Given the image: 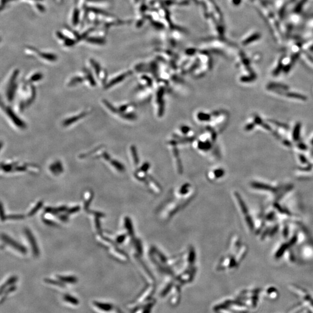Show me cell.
Returning a JSON list of instances; mask_svg holds the SVG:
<instances>
[{
	"mask_svg": "<svg viewBox=\"0 0 313 313\" xmlns=\"http://www.w3.org/2000/svg\"><path fill=\"white\" fill-rule=\"evenodd\" d=\"M18 73H19V71L18 70H15L11 77V80H10L8 89L7 91V98L10 101L12 100V99H14V97L15 91H16V89L17 88V85H16V84L15 83V80L18 75Z\"/></svg>",
	"mask_w": 313,
	"mask_h": 313,
	"instance_id": "6da1fadb",
	"label": "cell"
},
{
	"mask_svg": "<svg viewBox=\"0 0 313 313\" xmlns=\"http://www.w3.org/2000/svg\"><path fill=\"white\" fill-rule=\"evenodd\" d=\"M5 112L8 116H9L11 120L14 122L15 124L20 128H24L26 127V124L24 122L22 121L13 112V111L9 108H5Z\"/></svg>",
	"mask_w": 313,
	"mask_h": 313,
	"instance_id": "7a4b0ae2",
	"label": "cell"
},
{
	"mask_svg": "<svg viewBox=\"0 0 313 313\" xmlns=\"http://www.w3.org/2000/svg\"><path fill=\"white\" fill-rule=\"evenodd\" d=\"M81 20V13L80 10L77 7L73 9L70 16V23L73 26H76L80 23Z\"/></svg>",
	"mask_w": 313,
	"mask_h": 313,
	"instance_id": "3957f363",
	"label": "cell"
},
{
	"mask_svg": "<svg viewBox=\"0 0 313 313\" xmlns=\"http://www.w3.org/2000/svg\"><path fill=\"white\" fill-rule=\"evenodd\" d=\"M2 238L4 239V241H5L6 243H9L11 245H12L13 247H14L15 249L19 250L20 252L22 253H26V249L24 248V247H23L22 245H20L19 243H16L15 241H13L12 239H11L10 238H8L5 235H2Z\"/></svg>",
	"mask_w": 313,
	"mask_h": 313,
	"instance_id": "277c9868",
	"label": "cell"
},
{
	"mask_svg": "<svg viewBox=\"0 0 313 313\" xmlns=\"http://www.w3.org/2000/svg\"><path fill=\"white\" fill-rule=\"evenodd\" d=\"M26 235L27 236V238L30 240V243H31L32 245L34 254L36 255H38L39 251H38V247L37 246L36 243V241H35V239H34V237H33V235H32V234L31 233V232L28 230H26Z\"/></svg>",
	"mask_w": 313,
	"mask_h": 313,
	"instance_id": "5b68a950",
	"label": "cell"
},
{
	"mask_svg": "<svg viewBox=\"0 0 313 313\" xmlns=\"http://www.w3.org/2000/svg\"><path fill=\"white\" fill-rule=\"evenodd\" d=\"M87 112H82V113H81V114L78 115V116H75V117H71V118H68L67 120H66L65 121L63 122V125L66 126H68V125H69L70 124H73L74 122H75L77 120H80L81 118H82V117H85L87 115Z\"/></svg>",
	"mask_w": 313,
	"mask_h": 313,
	"instance_id": "8992f818",
	"label": "cell"
},
{
	"mask_svg": "<svg viewBox=\"0 0 313 313\" xmlns=\"http://www.w3.org/2000/svg\"><path fill=\"white\" fill-rule=\"evenodd\" d=\"M40 56L42 57V59L50 61H56L57 59V56L51 53H47V52H42L40 53Z\"/></svg>",
	"mask_w": 313,
	"mask_h": 313,
	"instance_id": "52a82bcc",
	"label": "cell"
},
{
	"mask_svg": "<svg viewBox=\"0 0 313 313\" xmlns=\"http://www.w3.org/2000/svg\"><path fill=\"white\" fill-rule=\"evenodd\" d=\"M50 169L51 170L53 173L57 174V173H61L63 171V168L60 163H56L53 165H52L50 167Z\"/></svg>",
	"mask_w": 313,
	"mask_h": 313,
	"instance_id": "ba28073f",
	"label": "cell"
},
{
	"mask_svg": "<svg viewBox=\"0 0 313 313\" xmlns=\"http://www.w3.org/2000/svg\"><path fill=\"white\" fill-rule=\"evenodd\" d=\"M126 77V74L121 75H120L118 77H117V78H114V80H112V81H111L108 85H106V88H110V87H112L114 85L116 84L118 82L121 81L122 80H123L125 77Z\"/></svg>",
	"mask_w": 313,
	"mask_h": 313,
	"instance_id": "9c48e42d",
	"label": "cell"
},
{
	"mask_svg": "<svg viewBox=\"0 0 313 313\" xmlns=\"http://www.w3.org/2000/svg\"><path fill=\"white\" fill-rule=\"evenodd\" d=\"M42 78V74H41V73H36V74H34L30 78V81L31 82H35V81H38L39 80H41V78Z\"/></svg>",
	"mask_w": 313,
	"mask_h": 313,
	"instance_id": "30bf717a",
	"label": "cell"
},
{
	"mask_svg": "<svg viewBox=\"0 0 313 313\" xmlns=\"http://www.w3.org/2000/svg\"><path fill=\"white\" fill-rule=\"evenodd\" d=\"M91 63L94 67L96 73L98 75H99L100 73V67L98 63H97V62H96L94 60H91Z\"/></svg>",
	"mask_w": 313,
	"mask_h": 313,
	"instance_id": "8fae6325",
	"label": "cell"
},
{
	"mask_svg": "<svg viewBox=\"0 0 313 313\" xmlns=\"http://www.w3.org/2000/svg\"><path fill=\"white\" fill-rule=\"evenodd\" d=\"M82 81H83L82 78H81L80 77H75L73 78L72 80H71V81H70V82L69 83V85H70V86L74 85L77 83L81 82Z\"/></svg>",
	"mask_w": 313,
	"mask_h": 313,
	"instance_id": "7c38bea8",
	"label": "cell"
},
{
	"mask_svg": "<svg viewBox=\"0 0 313 313\" xmlns=\"http://www.w3.org/2000/svg\"><path fill=\"white\" fill-rule=\"evenodd\" d=\"M112 165L116 168H117L118 170L119 171H124V167L121 164L119 163L117 161H112Z\"/></svg>",
	"mask_w": 313,
	"mask_h": 313,
	"instance_id": "4fadbf2b",
	"label": "cell"
},
{
	"mask_svg": "<svg viewBox=\"0 0 313 313\" xmlns=\"http://www.w3.org/2000/svg\"><path fill=\"white\" fill-rule=\"evenodd\" d=\"M86 73H87V78H88V80H89L90 84H91V85H92V86H95L96 85V82H95V81L94 80V78L92 77L91 73L88 70L86 71Z\"/></svg>",
	"mask_w": 313,
	"mask_h": 313,
	"instance_id": "5bb4252c",
	"label": "cell"
},
{
	"mask_svg": "<svg viewBox=\"0 0 313 313\" xmlns=\"http://www.w3.org/2000/svg\"><path fill=\"white\" fill-rule=\"evenodd\" d=\"M299 132H300V125L297 124L294 128V140H298V139L299 138Z\"/></svg>",
	"mask_w": 313,
	"mask_h": 313,
	"instance_id": "9a60e30c",
	"label": "cell"
},
{
	"mask_svg": "<svg viewBox=\"0 0 313 313\" xmlns=\"http://www.w3.org/2000/svg\"><path fill=\"white\" fill-rule=\"evenodd\" d=\"M260 35L259 34H257H257H255L253 35L251 37V38H249V39L247 40V43L251 42L252 41H255V40L256 41V40H258V39L260 38Z\"/></svg>",
	"mask_w": 313,
	"mask_h": 313,
	"instance_id": "2e32d148",
	"label": "cell"
},
{
	"mask_svg": "<svg viewBox=\"0 0 313 313\" xmlns=\"http://www.w3.org/2000/svg\"><path fill=\"white\" fill-rule=\"evenodd\" d=\"M42 205V204L41 202V203H40V204H38L36 206V208H34V209H33V210H32L30 213V216H32V215H34V213H35L37 210L39 209V208H40V206Z\"/></svg>",
	"mask_w": 313,
	"mask_h": 313,
	"instance_id": "e0dca14e",
	"label": "cell"
}]
</instances>
